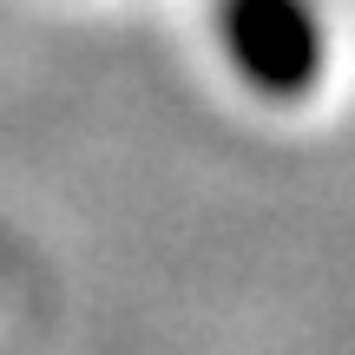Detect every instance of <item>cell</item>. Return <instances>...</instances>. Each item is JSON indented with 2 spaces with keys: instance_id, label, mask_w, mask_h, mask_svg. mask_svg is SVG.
<instances>
[{
  "instance_id": "obj_1",
  "label": "cell",
  "mask_w": 355,
  "mask_h": 355,
  "mask_svg": "<svg viewBox=\"0 0 355 355\" xmlns=\"http://www.w3.org/2000/svg\"><path fill=\"white\" fill-rule=\"evenodd\" d=\"M230 73L263 99H303L322 79V20L309 0H217Z\"/></svg>"
}]
</instances>
